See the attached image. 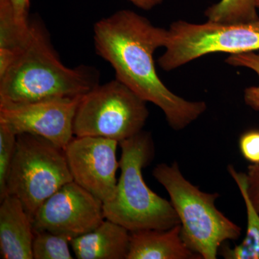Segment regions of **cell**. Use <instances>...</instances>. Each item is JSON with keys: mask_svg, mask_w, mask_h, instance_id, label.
<instances>
[{"mask_svg": "<svg viewBox=\"0 0 259 259\" xmlns=\"http://www.w3.org/2000/svg\"><path fill=\"white\" fill-rule=\"evenodd\" d=\"M257 7L259 8V0H258V3H257Z\"/></svg>", "mask_w": 259, "mask_h": 259, "instance_id": "25", "label": "cell"}, {"mask_svg": "<svg viewBox=\"0 0 259 259\" xmlns=\"http://www.w3.org/2000/svg\"><path fill=\"white\" fill-rule=\"evenodd\" d=\"M182 236L181 225L168 230L131 232L127 259H199Z\"/></svg>", "mask_w": 259, "mask_h": 259, "instance_id": "12", "label": "cell"}, {"mask_svg": "<svg viewBox=\"0 0 259 259\" xmlns=\"http://www.w3.org/2000/svg\"><path fill=\"white\" fill-rule=\"evenodd\" d=\"M72 181L63 148L35 135L17 136L7 194L21 202L32 221L42 204Z\"/></svg>", "mask_w": 259, "mask_h": 259, "instance_id": "5", "label": "cell"}, {"mask_svg": "<svg viewBox=\"0 0 259 259\" xmlns=\"http://www.w3.org/2000/svg\"><path fill=\"white\" fill-rule=\"evenodd\" d=\"M16 54L13 51L0 49V76L8 71L13 64Z\"/></svg>", "mask_w": 259, "mask_h": 259, "instance_id": "23", "label": "cell"}, {"mask_svg": "<svg viewBox=\"0 0 259 259\" xmlns=\"http://www.w3.org/2000/svg\"><path fill=\"white\" fill-rule=\"evenodd\" d=\"M141 9L149 10L161 4L164 0H128Z\"/></svg>", "mask_w": 259, "mask_h": 259, "instance_id": "24", "label": "cell"}, {"mask_svg": "<svg viewBox=\"0 0 259 259\" xmlns=\"http://www.w3.org/2000/svg\"><path fill=\"white\" fill-rule=\"evenodd\" d=\"M239 148L247 161L252 164L259 163V131H250L242 135Z\"/></svg>", "mask_w": 259, "mask_h": 259, "instance_id": "20", "label": "cell"}, {"mask_svg": "<svg viewBox=\"0 0 259 259\" xmlns=\"http://www.w3.org/2000/svg\"><path fill=\"white\" fill-rule=\"evenodd\" d=\"M119 143L94 136L73 138L64 148L73 181L102 200L110 202L115 195Z\"/></svg>", "mask_w": 259, "mask_h": 259, "instance_id": "9", "label": "cell"}, {"mask_svg": "<svg viewBox=\"0 0 259 259\" xmlns=\"http://www.w3.org/2000/svg\"><path fill=\"white\" fill-rule=\"evenodd\" d=\"M17 136L0 123V200L7 196V183L14 157Z\"/></svg>", "mask_w": 259, "mask_h": 259, "instance_id": "18", "label": "cell"}, {"mask_svg": "<svg viewBox=\"0 0 259 259\" xmlns=\"http://www.w3.org/2000/svg\"><path fill=\"white\" fill-rule=\"evenodd\" d=\"M10 3L13 6L17 23L23 30H28L30 24V0H10Z\"/></svg>", "mask_w": 259, "mask_h": 259, "instance_id": "22", "label": "cell"}, {"mask_svg": "<svg viewBox=\"0 0 259 259\" xmlns=\"http://www.w3.org/2000/svg\"><path fill=\"white\" fill-rule=\"evenodd\" d=\"M71 238L49 231H35L32 243L33 259H72Z\"/></svg>", "mask_w": 259, "mask_h": 259, "instance_id": "16", "label": "cell"}, {"mask_svg": "<svg viewBox=\"0 0 259 259\" xmlns=\"http://www.w3.org/2000/svg\"><path fill=\"white\" fill-rule=\"evenodd\" d=\"M120 176L115 195L104 203L105 219L125 227L130 232L168 230L180 224L169 201L153 192L145 182L143 169L154 156L151 135L141 133L119 143Z\"/></svg>", "mask_w": 259, "mask_h": 259, "instance_id": "3", "label": "cell"}, {"mask_svg": "<svg viewBox=\"0 0 259 259\" xmlns=\"http://www.w3.org/2000/svg\"><path fill=\"white\" fill-rule=\"evenodd\" d=\"M166 51L158 64L173 71L214 53L238 54L259 50V20L250 23L194 24L179 20L170 25Z\"/></svg>", "mask_w": 259, "mask_h": 259, "instance_id": "7", "label": "cell"}, {"mask_svg": "<svg viewBox=\"0 0 259 259\" xmlns=\"http://www.w3.org/2000/svg\"><path fill=\"white\" fill-rule=\"evenodd\" d=\"M99 84L100 72L93 66L71 69L61 62L45 25L34 19L23 47L0 76V105L83 96Z\"/></svg>", "mask_w": 259, "mask_h": 259, "instance_id": "2", "label": "cell"}, {"mask_svg": "<svg viewBox=\"0 0 259 259\" xmlns=\"http://www.w3.org/2000/svg\"><path fill=\"white\" fill-rule=\"evenodd\" d=\"M226 63L231 66L245 67L251 69L259 78V54L255 52L232 54L226 59ZM244 100L248 106L259 111V84L245 89Z\"/></svg>", "mask_w": 259, "mask_h": 259, "instance_id": "19", "label": "cell"}, {"mask_svg": "<svg viewBox=\"0 0 259 259\" xmlns=\"http://www.w3.org/2000/svg\"><path fill=\"white\" fill-rule=\"evenodd\" d=\"M28 30L17 23L10 0H0V49L17 54L25 44Z\"/></svg>", "mask_w": 259, "mask_h": 259, "instance_id": "17", "label": "cell"}, {"mask_svg": "<svg viewBox=\"0 0 259 259\" xmlns=\"http://www.w3.org/2000/svg\"><path fill=\"white\" fill-rule=\"evenodd\" d=\"M153 176L169 195L180 219L184 241L201 258H217L225 241L241 236V227L216 207L219 194L202 192L192 185L183 176L177 162L158 164Z\"/></svg>", "mask_w": 259, "mask_h": 259, "instance_id": "4", "label": "cell"}, {"mask_svg": "<svg viewBox=\"0 0 259 259\" xmlns=\"http://www.w3.org/2000/svg\"><path fill=\"white\" fill-rule=\"evenodd\" d=\"M258 0H221L206 10L208 21L219 23H250L259 20Z\"/></svg>", "mask_w": 259, "mask_h": 259, "instance_id": "15", "label": "cell"}, {"mask_svg": "<svg viewBox=\"0 0 259 259\" xmlns=\"http://www.w3.org/2000/svg\"><path fill=\"white\" fill-rule=\"evenodd\" d=\"M148 117L146 102L115 79L81 97L73 131L76 137L106 138L120 143L141 133Z\"/></svg>", "mask_w": 259, "mask_h": 259, "instance_id": "6", "label": "cell"}, {"mask_svg": "<svg viewBox=\"0 0 259 259\" xmlns=\"http://www.w3.org/2000/svg\"><path fill=\"white\" fill-rule=\"evenodd\" d=\"M104 203L74 181L48 198L32 218L34 231H49L71 239L86 234L104 221Z\"/></svg>", "mask_w": 259, "mask_h": 259, "instance_id": "8", "label": "cell"}, {"mask_svg": "<svg viewBox=\"0 0 259 259\" xmlns=\"http://www.w3.org/2000/svg\"><path fill=\"white\" fill-rule=\"evenodd\" d=\"M0 253L4 259H33L35 231L23 204L15 196L0 200Z\"/></svg>", "mask_w": 259, "mask_h": 259, "instance_id": "11", "label": "cell"}, {"mask_svg": "<svg viewBox=\"0 0 259 259\" xmlns=\"http://www.w3.org/2000/svg\"><path fill=\"white\" fill-rule=\"evenodd\" d=\"M228 172L241 191L247 211L246 236L234 248H227L223 251L225 258L229 259H259V212L252 203L248 194L247 175L237 171L230 165Z\"/></svg>", "mask_w": 259, "mask_h": 259, "instance_id": "14", "label": "cell"}, {"mask_svg": "<svg viewBox=\"0 0 259 259\" xmlns=\"http://www.w3.org/2000/svg\"><path fill=\"white\" fill-rule=\"evenodd\" d=\"M83 96L0 105V123L16 136L35 135L64 149L74 137L75 114Z\"/></svg>", "mask_w": 259, "mask_h": 259, "instance_id": "10", "label": "cell"}, {"mask_svg": "<svg viewBox=\"0 0 259 259\" xmlns=\"http://www.w3.org/2000/svg\"><path fill=\"white\" fill-rule=\"evenodd\" d=\"M168 30L154 26L131 10H120L94 26L99 56L110 63L116 79L163 111L175 131L185 129L207 110L205 102L187 101L170 91L156 72L153 54L165 47Z\"/></svg>", "mask_w": 259, "mask_h": 259, "instance_id": "1", "label": "cell"}, {"mask_svg": "<svg viewBox=\"0 0 259 259\" xmlns=\"http://www.w3.org/2000/svg\"><path fill=\"white\" fill-rule=\"evenodd\" d=\"M246 175L248 196L259 212V163L250 165Z\"/></svg>", "mask_w": 259, "mask_h": 259, "instance_id": "21", "label": "cell"}, {"mask_svg": "<svg viewBox=\"0 0 259 259\" xmlns=\"http://www.w3.org/2000/svg\"><path fill=\"white\" fill-rule=\"evenodd\" d=\"M131 232L125 227L105 219L97 228L71 241L78 259H127Z\"/></svg>", "mask_w": 259, "mask_h": 259, "instance_id": "13", "label": "cell"}]
</instances>
